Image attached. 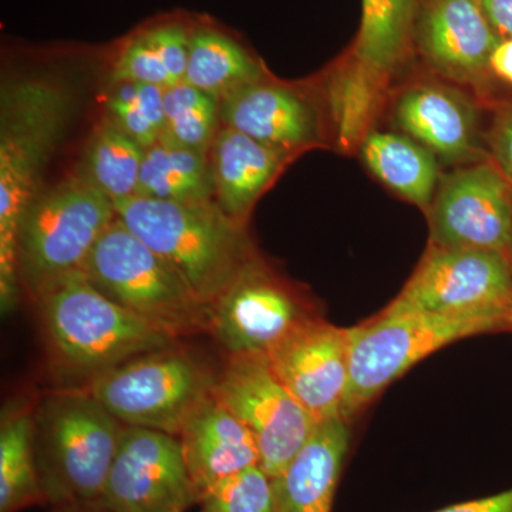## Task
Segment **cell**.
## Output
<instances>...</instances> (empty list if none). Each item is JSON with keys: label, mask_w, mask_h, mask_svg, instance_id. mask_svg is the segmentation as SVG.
<instances>
[{"label": "cell", "mask_w": 512, "mask_h": 512, "mask_svg": "<svg viewBox=\"0 0 512 512\" xmlns=\"http://www.w3.org/2000/svg\"><path fill=\"white\" fill-rule=\"evenodd\" d=\"M117 217L211 306L256 252L244 224L217 202H175L133 195L114 202Z\"/></svg>", "instance_id": "3957f363"}, {"label": "cell", "mask_w": 512, "mask_h": 512, "mask_svg": "<svg viewBox=\"0 0 512 512\" xmlns=\"http://www.w3.org/2000/svg\"><path fill=\"white\" fill-rule=\"evenodd\" d=\"M52 512H109L101 504H77L53 507Z\"/></svg>", "instance_id": "e575fe53"}, {"label": "cell", "mask_w": 512, "mask_h": 512, "mask_svg": "<svg viewBox=\"0 0 512 512\" xmlns=\"http://www.w3.org/2000/svg\"><path fill=\"white\" fill-rule=\"evenodd\" d=\"M316 316L311 303L256 255L210 306V333L228 355L266 356Z\"/></svg>", "instance_id": "7c38bea8"}, {"label": "cell", "mask_w": 512, "mask_h": 512, "mask_svg": "<svg viewBox=\"0 0 512 512\" xmlns=\"http://www.w3.org/2000/svg\"><path fill=\"white\" fill-rule=\"evenodd\" d=\"M430 245L510 255L512 192L493 164L468 165L437 188L429 208Z\"/></svg>", "instance_id": "5bb4252c"}, {"label": "cell", "mask_w": 512, "mask_h": 512, "mask_svg": "<svg viewBox=\"0 0 512 512\" xmlns=\"http://www.w3.org/2000/svg\"><path fill=\"white\" fill-rule=\"evenodd\" d=\"M490 70L504 82L512 84V39L501 40L490 57Z\"/></svg>", "instance_id": "836d02e7"}, {"label": "cell", "mask_w": 512, "mask_h": 512, "mask_svg": "<svg viewBox=\"0 0 512 512\" xmlns=\"http://www.w3.org/2000/svg\"><path fill=\"white\" fill-rule=\"evenodd\" d=\"M215 396L254 437L259 464L278 477L318 426L265 355H228Z\"/></svg>", "instance_id": "30bf717a"}, {"label": "cell", "mask_w": 512, "mask_h": 512, "mask_svg": "<svg viewBox=\"0 0 512 512\" xmlns=\"http://www.w3.org/2000/svg\"><path fill=\"white\" fill-rule=\"evenodd\" d=\"M491 146L501 171L512 180V109L503 111L495 120Z\"/></svg>", "instance_id": "4dcf8cb0"}, {"label": "cell", "mask_w": 512, "mask_h": 512, "mask_svg": "<svg viewBox=\"0 0 512 512\" xmlns=\"http://www.w3.org/2000/svg\"><path fill=\"white\" fill-rule=\"evenodd\" d=\"M500 42L478 0H419L414 46L444 79L457 84L480 82Z\"/></svg>", "instance_id": "2e32d148"}, {"label": "cell", "mask_w": 512, "mask_h": 512, "mask_svg": "<svg viewBox=\"0 0 512 512\" xmlns=\"http://www.w3.org/2000/svg\"><path fill=\"white\" fill-rule=\"evenodd\" d=\"M144 154L146 148L104 116L79 168L114 204L137 194Z\"/></svg>", "instance_id": "4316f807"}, {"label": "cell", "mask_w": 512, "mask_h": 512, "mask_svg": "<svg viewBox=\"0 0 512 512\" xmlns=\"http://www.w3.org/2000/svg\"><path fill=\"white\" fill-rule=\"evenodd\" d=\"M512 330L495 318L397 311L389 305L349 328V380L340 419L352 423L414 365L458 340Z\"/></svg>", "instance_id": "5b68a950"}, {"label": "cell", "mask_w": 512, "mask_h": 512, "mask_svg": "<svg viewBox=\"0 0 512 512\" xmlns=\"http://www.w3.org/2000/svg\"><path fill=\"white\" fill-rule=\"evenodd\" d=\"M40 485L52 507L100 504L124 424L87 389L69 387L33 407Z\"/></svg>", "instance_id": "277c9868"}, {"label": "cell", "mask_w": 512, "mask_h": 512, "mask_svg": "<svg viewBox=\"0 0 512 512\" xmlns=\"http://www.w3.org/2000/svg\"><path fill=\"white\" fill-rule=\"evenodd\" d=\"M370 173L417 207L429 211L439 187L437 157L406 134L370 131L362 140Z\"/></svg>", "instance_id": "603a6c76"}, {"label": "cell", "mask_w": 512, "mask_h": 512, "mask_svg": "<svg viewBox=\"0 0 512 512\" xmlns=\"http://www.w3.org/2000/svg\"><path fill=\"white\" fill-rule=\"evenodd\" d=\"M136 195L175 202L215 201L210 154L161 136L146 148Z\"/></svg>", "instance_id": "d4e9b609"}, {"label": "cell", "mask_w": 512, "mask_h": 512, "mask_svg": "<svg viewBox=\"0 0 512 512\" xmlns=\"http://www.w3.org/2000/svg\"><path fill=\"white\" fill-rule=\"evenodd\" d=\"M510 259H511V264H512V245H511V249H510Z\"/></svg>", "instance_id": "d590c367"}, {"label": "cell", "mask_w": 512, "mask_h": 512, "mask_svg": "<svg viewBox=\"0 0 512 512\" xmlns=\"http://www.w3.org/2000/svg\"><path fill=\"white\" fill-rule=\"evenodd\" d=\"M217 377L174 345L134 357L86 389L124 426L178 436L198 407L214 396Z\"/></svg>", "instance_id": "ba28073f"}, {"label": "cell", "mask_w": 512, "mask_h": 512, "mask_svg": "<svg viewBox=\"0 0 512 512\" xmlns=\"http://www.w3.org/2000/svg\"><path fill=\"white\" fill-rule=\"evenodd\" d=\"M50 362L69 383L89 386L134 357L177 345V338L121 308L83 271L63 276L35 299Z\"/></svg>", "instance_id": "7a4b0ae2"}, {"label": "cell", "mask_w": 512, "mask_h": 512, "mask_svg": "<svg viewBox=\"0 0 512 512\" xmlns=\"http://www.w3.org/2000/svg\"><path fill=\"white\" fill-rule=\"evenodd\" d=\"M116 217L113 201L80 168L55 187L40 191L20 221V284L36 299L57 279L82 271Z\"/></svg>", "instance_id": "8992f818"}, {"label": "cell", "mask_w": 512, "mask_h": 512, "mask_svg": "<svg viewBox=\"0 0 512 512\" xmlns=\"http://www.w3.org/2000/svg\"><path fill=\"white\" fill-rule=\"evenodd\" d=\"M46 503L35 454L33 409L3 410L0 423V512Z\"/></svg>", "instance_id": "484cf974"}, {"label": "cell", "mask_w": 512, "mask_h": 512, "mask_svg": "<svg viewBox=\"0 0 512 512\" xmlns=\"http://www.w3.org/2000/svg\"><path fill=\"white\" fill-rule=\"evenodd\" d=\"M396 126L437 158L461 163L477 150V111L453 87L417 83L397 96L393 106Z\"/></svg>", "instance_id": "e0dca14e"}, {"label": "cell", "mask_w": 512, "mask_h": 512, "mask_svg": "<svg viewBox=\"0 0 512 512\" xmlns=\"http://www.w3.org/2000/svg\"><path fill=\"white\" fill-rule=\"evenodd\" d=\"M433 512H512V487L498 494L448 505Z\"/></svg>", "instance_id": "1f68e13d"}, {"label": "cell", "mask_w": 512, "mask_h": 512, "mask_svg": "<svg viewBox=\"0 0 512 512\" xmlns=\"http://www.w3.org/2000/svg\"><path fill=\"white\" fill-rule=\"evenodd\" d=\"M350 423H320L289 466L274 478L272 512H332L350 448Z\"/></svg>", "instance_id": "d6986e66"}, {"label": "cell", "mask_w": 512, "mask_h": 512, "mask_svg": "<svg viewBox=\"0 0 512 512\" xmlns=\"http://www.w3.org/2000/svg\"><path fill=\"white\" fill-rule=\"evenodd\" d=\"M417 5L419 0H362L355 49L333 90L343 143L362 136L389 77L414 45Z\"/></svg>", "instance_id": "8fae6325"}, {"label": "cell", "mask_w": 512, "mask_h": 512, "mask_svg": "<svg viewBox=\"0 0 512 512\" xmlns=\"http://www.w3.org/2000/svg\"><path fill=\"white\" fill-rule=\"evenodd\" d=\"M200 512H272L274 478L254 466L225 478L198 500Z\"/></svg>", "instance_id": "f546056e"}, {"label": "cell", "mask_w": 512, "mask_h": 512, "mask_svg": "<svg viewBox=\"0 0 512 512\" xmlns=\"http://www.w3.org/2000/svg\"><path fill=\"white\" fill-rule=\"evenodd\" d=\"M164 119L161 136L210 154L220 131V101L190 84L180 83L164 92Z\"/></svg>", "instance_id": "83f0119b"}, {"label": "cell", "mask_w": 512, "mask_h": 512, "mask_svg": "<svg viewBox=\"0 0 512 512\" xmlns=\"http://www.w3.org/2000/svg\"><path fill=\"white\" fill-rule=\"evenodd\" d=\"M389 306L426 315L495 318L512 326L510 255L429 245Z\"/></svg>", "instance_id": "9c48e42d"}, {"label": "cell", "mask_w": 512, "mask_h": 512, "mask_svg": "<svg viewBox=\"0 0 512 512\" xmlns=\"http://www.w3.org/2000/svg\"><path fill=\"white\" fill-rule=\"evenodd\" d=\"M498 36L512 39V0H478Z\"/></svg>", "instance_id": "d6a6232c"}, {"label": "cell", "mask_w": 512, "mask_h": 512, "mask_svg": "<svg viewBox=\"0 0 512 512\" xmlns=\"http://www.w3.org/2000/svg\"><path fill=\"white\" fill-rule=\"evenodd\" d=\"M266 357L316 423L340 419L349 380V329L316 316Z\"/></svg>", "instance_id": "9a60e30c"}, {"label": "cell", "mask_w": 512, "mask_h": 512, "mask_svg": "<svg viewBox=\"0 0 512 512\" xmlns=\"http://www.w3.org/2000/svg\"><path fill=\"white\" fill-rule=\"evenodd\" d=\"M164 89L151 84H113L106 117L144 148L156 144L164 131Z\"/></svg>", "instance_id": "f1b7e54d"}, {"label": "cell", "mask_w": 512, "mask_h": 512, "mask_svg": "<svg viewBox=\"0 0 512 512\" xmlns=\"http://www.w3.org/2000/svg\"><path fill=\"white\" fill-rule=\"evenodd\" d=\"M82 271L101 293L174 338L210 332V306L116 217Z\"/></svg>", "instance_id": "52a82bcc"}, {"label": "cell", "mask_w": 512, "mask_h": 512, "mask_svg": "<svg viewBox=\"0 0 512 512\" xmlns=\"http://www.w3.org/2000/svg\"><path fill=\"white\" fill-rule=\"evenodd\" d=\"M261 80V64L234 36L211 23H194L184 83L221 103L242 87Z\"/></svg>", "instance_id": "cb8c5ba5"}, {"label": "cell", "mask_w": 512, "mask_h": 512, "mask_svg": "<svg viewBox=\"0 0 512 512\" xmlns=\"http://www.w3.org/2000/svg\"><path fill=\"white\" fill-rule=\"evenodd\" d=\"M194 22L165 18L148 23L121 42L109 84L136 82L170 89L184 83Z\"/></svg>", "instance_id": "7402d4cb"}, {"label": "cell", "mask_w": 512, "mask_h": 512, "mask_svg": "<svg viewBox=\"0 0 512 512\" xmlns=\"http://www.w3.org/2000/svg\"><path fill=\"white\" fill-rule=\"evenodd\" d=\"M286 157L288 151L266 146L232 128H220L210 151L218 207L232 220L245 224Z\"/></svg>", "instance_id": "44dd1931"}, {"label": "cell", "mask_w": 512, "mask_h": 512, "mask_svg": "<svg viewBox=\"0 0 512 512\" xmlns=\"http://www.w3.org/2000/svg\"><path fill=\"white\" fill-rule=\"evenodd\" d=\"M73 92L53 77H18L0 92V301L15 308L20 221L73 111Z\"/></svg>", "instance_id": "6da1fadb"}, {"label": "cell", "mask_w": 512, "mask_h": 512, "mask_svg": "<svg viewBox=\"0 0 512 512\" xmlns=\"http://www.w3.org/2000/svg\"><path fill=\"white\" fill-rule=\"evenodd\" d=\"M100 504L109 512H187L198 504L180 439L124 426Z\"/></svg>", "instance_id": "4fadbf2b"}, {"label": "cell", "mask_w": 512, "mask_h": 512, "mask_svg": "<svg viewBox=\"0 0 512 512\" xmlns=\"http://www.w3.org/2000/svg\"><path fill=\"white\" fill-rule=\"evenodd\" d=\"M177 437L198 500L225 478L261 466L254 437L215 393L198 407Z\"/></svg>", "instance_id": "ac0fdd59"}, {"label": "cell", "mask_w": 512, "mask_h": 512, "mask_svg": "<svg viewBox=\"0 0 512 512\" xmlns=\"http://www.w3.org/2000/svg\"><path fill=\"white\" fill-rule=\"evenodd\" d=\"M220 111L225 127L281 150L306 146L318 137L315 111L308 101L262 80L222 100Z\"/></svg>", "instance_id": "ffe728a7"}]
</instances>
